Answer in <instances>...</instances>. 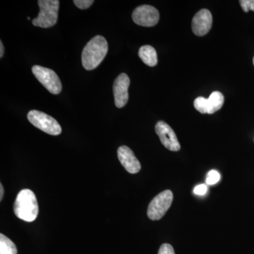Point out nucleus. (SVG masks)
<instances>
[{
	"label": "nucleus",
	"mask_w": 254,
	"mask_h": 254,
	"mask_svg": "<svg viewBox=\"0 0 254 254\" xmlns=\"http://www.w3.org/2000/svg\"><path fill=\"white\" fill-rule=\"evenodd\" d=\"M108 52V42L104 37L95 36L83 48L81 55L82 65L88 71L94 69L103 62Z\"/></svg>",
	"instance_id": "f257e3e1"
},
{
	"label": "nucleus",
	"mask_w": 254,
	"mask_h": 254,
	"mask_svg": "<svg viewBox=\"0 0 254 254\" xmlns=\"http://www.w3.org/2000/svg\"><path fill=\"white\" fill-rule=\"evenodd\" d=\"M38 201L31 190L25 189L18 193L14 204L16 216L28 222L34 221L38 215Z\"/></svg>",
	"instance_id": "f03ea898"
},
{
	"label": "nucleus",
	"mask_w": 254,
	"mask_h": 254,
	"mask_svg": "<svg viewBox=\"0 0 254 254\" xmlns=\"http://www.w3.org/2000/svg\"><path fill=\"white\" fill-rule=\"evenodd\" d=\"M38 3L40 12L38 17L33 20V24L43 28L53 27L58 22L60 1L39 0Z\"/></svg>",
	"instance_id": "7ed1b4c3"
},
{
	"label": "nucleus",
	"mask_w": 254,
	"mask_h": 254,
	"mask_svg": "<svg viewBox=\"0 0 254 254\" xmlns=\"http://www.w3.org/2000/svg\"><path fill=\"white\" fill-rule=\"evenodd\" d=\"M28 120L36 128H39L45 133L53 136H58L62 133V128L60 124L55 119L50 115L38 111L31 110L28 113Z\"/></svg>",
	"instance_id": "20e7f679"
},
{
	"label": "nucleus",
	"mask_w": 254,
	"mask_h": 254,
	"mask_svg": "<svg viewBox=\"0 0 254 254\" xmlns=\"http://www.w3.org/2000/svg\"><path fill=\"white\" fill-rule=\"evenodd\" d=\"M173 193L170 190H165L150 201L147 215L151 220H160L171 206Z\"/></svg>",
	"instance_id": "39448f33"
},
{
	"label": "nucleus",
	"mask_w": 254,
	"mask_h": 254,
	"mask_svg": "<svg viewBox=\"0 0 254 254\" xmlns=\"http://www.w3.org/2000/svg\"><path fill=\"white\" fill-rule=\"evenodd\" d=\"M32 71L35 77L52 94L58 95L61 93L63 88L61 81L53 70L36 65L32 68Z\"/></svg>",
	"instance_id": "423d86ee"
},
{
	"label": "nucleus",
	"mask_w": 254,
	"mask_h": 254,
	"mask_svg": "<svg viewBox=\"0 0 254 254\" xmlns=\"http://www.w3.org/2000/svg\"><path fill=\"white\" fill-rule=\"evenodd\" d=\"M133 22L145 27H152L158 23L160 14L158 9L150 5H141L133 11Z\"/></svg>",
	"instance_id": "0eeeda50"
},
{
	"label": "nucleus",
	"mask_w": 254,
	"mask_h": 254,
	"mask_svg": "<svg viewBox=\"0 0 254 254\" xmlns=\"http://www.w3.org/2000/svg\"><path fill=\"white\" fill-rule=\"evenodd\" d=\"M225 99L220 92L215 91L208 98L198 97L194 100V108L201 114H213L221 109Z\"/></svg>",
	"instance_id": "6e6552de"
},
{
	"label": "nucleus",
	"mask_w": 254,
	"mask_h": 254,
	"mask_svg": "<svg viewBox=\"0 0 254 254\" xmlns=\"http://www.w3.org/2000/svg\"><path fill=\"white\" fill-rule=\"evenodd\" d=\"M155 132L160 138L162 144L171 151H179L181 148L178 138L170 125L165 122L160 121L155 127Z\"/></svg>",
	"instance_id": "1a4fd4ad"
},
{
	"label": "nucleus",
	"mask_w": 254,
	"mask_h": 254,
	"mask_svg": "<svg viewBox=\"0 0 254 254\" xmlns=\"http://www.w3.org/2000/svg\"><path fill=\"white\" fill-rule=\"evenodd\" d=\"M129 85V78L125 73L119 75L114 82V98L117 108H122L127 105L128 100V89Z\"/></svg>",
	"instance_id": "9d476101"
},
{
	"label": "nucleus",
	"mask_w": 254,
	"mask_h": 254,
	"mask_svg": "<svg viewBox=\"0 0 254 254\" xmlns=\"http://www.w3.org/2000/svg\"><path fill=\"white\" fill-rule=\"evenodd\" d=\"M213 24V16L208 9L200 10L192 20L191 28L197 36H203L210 31Z\"/></svg>",
	"instance_id": "9b49d317"
},
{
	"label": "nucleus",
	"mask_w": 254,
	"mask_h": 254,
	"mask_svg": "<svg viewBox=\"0 0 254 254\" xmlns=\"http://www.w3.org/2000/svg\"><path fill=\"white\" fill-rule=\"evenodd\" d=\"M118 156L120 163L128 173L136 174L141 170L140 162L128 146H120L118 150Z\"/></svg>",
	"instance_id": "f8f14e48"
},
{
	"label": "nucleus",
	"mask_w": 254,
	"mask_h": 254,
	"mask_svg": "<svg viewBox=\"0 0 254 254\" xmlns=\"http://www.w3.org/2000/svg\"><path fill=\"white\" fill-rule=\"evenodd\" d=\"M138 56L143 63L149 66H155L158 64L156 50L150 46H142L138 51Z\"/></svg>",
	"instance_id": "ddd939ff"
},
{
	"label": "nucleus",
	"mask_w": 254,
	"mask_h": 254,
	"mask_svg": "<svg viewBox=\"0 0 254 254\" xmlns=\"http://www.w3.org/2000/svg\"><path fill=\"white\" fill-rule=\"evenodd\" d=\"M0 254H17L14 242L3 234H0Z\"/></svg>",
	"instance_id": "4468645a"
},
{
	"label": "nucleus",
	"mask_w": 254,
	"mask_h": 254,
	"mask_svg": "<svg viewBox=\"0 0 254 254\" xmlns=\"http://www.w3.org/2000/svg\"><path fill=\"white\" fill-rule=\"evenodd\" d=\"M220 180V173L216 170H210L208 172L206 177V184L208 185H214L218 183Z\"/></svg>",
	"instance_id": "2eb2a0df"
},
{
	"label": "nucleus",
	"mask_w": 254,
	"mask_h": 254,
	"mask_svg": "<svg viewBox=\"0 0 254 254\" xmlns=\"http://www.w3.org/2000/svg\"><path fill=\"white\" fill-rule=\"evenodd\" d=\"M93 0H74L73 3L80 9H86L89 8L93 4Z\"/></svg>",
	"instance_id": "dca6fc26"
},
{
	"label": "nucleus",
	"mask_w": 254,
	"mask_h": 254,
	"mask_svg": "<svg viewBox=\"0 0 254 254\" xmlns=\"http://www.w3.org/2000/svg\"><path fill=\"white\" fill-rule=\"evenodd\" d=\"M240 3L245 12H249L250 10L254 11V0H241Z\"/></svg>",
	"instance_id": "f3484780"
},
{
	"label": "nucleus",
	"mask_w": 254,
	"mask_h": 254,
	"mask_svg": "<svg viewBox=\"0 0 254 254\" xmlns=\"http://www.w3.org/2000/svg\"><path fill=\"white\" fill-rule=\"evenodd\" d=\"M158 254H175L173 247L169 244H163L159 250Z\"/></svg>",
	"instance_id": "a211bd4d"
},
{
	"label": "nucleus",
	"mask_w": 254,
	"mask_h": 254,
	"mask_svg": "<svg viewBox=\"0 0 254 254\" xmlns=\"http://www.w3.org/2000/svg\"><path fill=\"white\" fill-rule=\"evenodd\" d=\"M207 191H208V187L204 185V184L198 185L193 190V193L198 195H204L207 193Z\"/></svg>",
	"instance_id": "6ab92c4d"
},
{
	"label": "nucleus",
	"mask_w": 254,
	"mask_h": 254,
	"mask_svg": "<svg viewBox=\"0 0 254 254\" xmlns=\"http://www.w3.org/2000/svg\"><path fill=\"white\" fill-rule=\"evenodd\" d=\"M4 46H3L2 42L0 41V58H2L4 55Z\"/></svg>",
	"instance_id": "aec40b11"
},
{
	"label": "nucleus",
	"mask_w": 254,
	"mask_h": 254,
	"mask_svg": "<svg viewBox=\"0 0 254 254\" xmlns=\"http://www.w3.org/2000/svg\"><path fill=\"white\" fill-rule=\"evenodd\" d=\"M3 195H4V188L2 185L0 184V200H2Z\"/></svg>",
	"instance_id": "412c9836"
},
{
	"label": "nucleus",
	"mask_w": 254,
	"mask_h": 254,
	"mask_svg": "<svg viewBox=\"0 0 254 254\" xmlns=\"http://www.w3.org/2000/svg\"><path fill=\"white\" fill-rule=\"evenodd\" d=\"M253 63H254V60H253Z\"/></svg>",
	"instance_id": "4be33fe9"
}]
</instances>
